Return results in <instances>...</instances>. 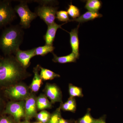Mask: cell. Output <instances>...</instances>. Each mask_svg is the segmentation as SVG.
Returning a JSON list of instances; mask_svg holds the SVG:
<instances>
[{"label": "cell", "instance_id": "cell-1", "mask_svg": "<svg viewBox=\"0 0 123 123\" xmlns=\"http://www.w3.org/2000/svg\"><path fill=\"white\" fill-rule=\"evenodd\" d=\"M13 55L0 59V86H10L31 76Z\"/></svg>", "mask_w": 123, "mask_h": 123}, {"label": "cell", "instance_id": "cell-2", "mask_svg": "<svg viewBox=\"0 0 123 123\" xmlns=\"http://www.w3.org/2000/svg\"><path fill=\"white\" fill-rule=\"evenodd\" d=\"M19 25L6 27L0 36V50L5 56L14 54L23 42L24 32Z\"/></svg>", "mask_w": 123, "mask_h": 123}, {"label": "cell", "instance_id": "cell-3", "mask_svg": "<svg viewBox=\"0 0 123 123\" xmlns=\"http://www.w3.org/2000/svg\"><path fill=\"white\" fill-rule=\"evenodd\" d=\"M20 3L14 7L15 12L20 18L19 25L23 29H29L32 21L37 17L35 12H33L29 8L28 0H19Z\"/></svg>", "mask_w": 123, "mask_h": 123}, {"label": "cell", "instance_id": "cell-4", "mask_svg": "<svg viewBox=\"0 0 123 123\" xmlns=\"http://www.w3.org/2000/svg\"><path fill=\"white\" fill-rule=\"evenodd\" d=\"M11 2L9 0H0V28L11 24L17 18V13Z\"/></svg>", "mask_w": 123, "mask_h": 123}, {"label": "cell", "instance_id": "cell-5", "mask_svg": "<svg viewBox=\"0 0 123 123\" xmlns=\"http://www.w3.org/2000/svg\"><path fill=\"white\" fill-rule=\"evenodd\" d=\"M30 88L24 83L19 82L9 86L5 92L7 96L15 101H25L30 95Z\"/></svg>", "mask_w": 123, "mask_h": 123}, {"label": "cell", "instance_id": "cell-6", "mask_svg": "<svg viewBox=\"0 0 123 123\" xmlns=\"http://www.w3.org/2000/svg\"><path fill=\"white\" fill-rule=\"evenodd\" d=\"M57 9L52 6L39 5L36 8L35 13L48 26L55 22Z\"/></svg>", "mask_w": 123, "mask_h": 123}, {"label": "cell", "instance_id": "cell-7", "mask_svg": "<svg viewBox=\"0 0 123 123\" xmlns=\"http://www.w3.org/2000/svg\"><path fill=\"white\" fill-rule=\"evenodd\" d=\"M25 101H12L7 104L5 113L11 115L16 122H19L23 117H25Z\"/></svg>", "mask_w": 123, "mask_h": 123}, {"label": "cell", "instance_id": "cell-8", "mask_svg": "<svg viewBox=\"0 0 123 123\" xmlns=\"http://www.w3.org/2000/svg\"><path fill=\"white\" fill-rule=\"evenodd\" d=\"M43 91L52 104L56 102L63 103L62 93L60 89L55 84L47 83Z\"/></svg>", "mask_w": 123, "mask_h": 123}, {"label": "cell", "instance_id": "cell-9", "mask_svg": "<svg viewBox=\"0 0 123 123\" xmlns=\"http://www.w3.org/2000/svg\"><path fill=\"white\" fill-rule=\"evenodd\" d=\"M37 98L34 94L31 93L30 95L25 100V103L26 120L28 121L37 115Z\"/></svg>", "mask_w": 123, "mask_h": 123}, {"label": "cell", "instance_id": "cell-10", "mask_svg": "<svg viewBox=\"0 0 123 123\" xmlns=\"http://www.w3.org/2000/svg\"><path fill=\"white\" fill-rule=\"evenodd\" d=\"M14 55L16 59L25 68L30 65L31 60L35 56L34 48L27 50H18Z\"/></svg>", "mask_w": 123, "mask_h": 123}, {"label": "cell", "instance_id": "cell-11", "mask_svg": "<svg viewBox=\"0 0 123 123\" xmlns=\"http://www.w3.org/2000/svg\"><path fill=\"white\" fill-rule=\"evenodd\" d=\"M64 24L59 25L54 23L53 24L48 26V29L43 38L45 42V44L53 46V43L55 37L56 31L58 29H62L61 26Z\"/></svg>", "mask_w": 123, "mask_h": 123}, {"label": "cell", "instance_id": "cell-12", "mask_svg": "<svg viewBox=\"0 0 123 123\" xmlns=\"http://www.w3.org/2000/svg\"><path fill=\"white\" fill-rule=\"evenodd\" d=\"M79 24L75 29H72L69 33L70 46L73 53L75 54L78 59H79V41L78 37V29Z\"/></svg>", "mask_w": 123, "mask_h": 123}, {"label": "cell", "instance_id": "cell-13", "mask_svg": "<svg viewBox=\"0 0 123 123\" xmlns=\"http://www.w3.org/2000/svg\"><path fill=\"white\" fill-rule=\"evenodd\" d=\"M40 65H37L33 69L34 76L30 86V89L33 92H37L39 90L42 83V79L40 75Z\"/></svg>", "mask_w": 123, "mask_h": 123}, {"label": "cell", "instance_id": "cell-14", "mask_svg": "<svg viewBox=\"0 0 123 123\" xmlns=\"http://www.w3.org/2000/svg\"><path fill=\"white\" fill-rule=\"evenodd\" d=\"M102 16L103 15L98 12L88 11L86 12L77 18L70 20V21H75L79 22V23H83L91 20H94L96 18L102 17Z\"/></svg>", "mask_w": 123, "mask_h": 123}, {"label": "cell", "instance_id": "cell-15", "mask_svg": "<svg viewBox=\"0 0 123 123\" xmlns=\"http://www.w3.org/2000/svg\"><path fill=\"white\" fill-rule=\"evenodd\" d=\"M53 57L52 60L55 63L61 64L75 62L77 59L76 55L73 52L69 55L62 56H58L55 53H52Z\"/></svg>", "mask_w": 123, "mask_h": 123}, {"label": "cell", "instance_id": "cell-16", "mask_svg": "<svg viewBox=\"0 0 123 123\" xmlns=\"http://www.w3.org/2000/svg\"><path fill=\"white\" fill-rule=\"evenodd\" d=\"M37 106L39 110L50 109L52 107L51 102L49 101L46 95L43 94H41L37 98Z\"/></svg>", "mask_w": 123, "mask_h": 123}, {"label": "cell", "instance_id": "cell-17", "mask_svg": "<svg viewBox=\"0 0 123 123\" xmlns=\"http://www.w3.org/2000/svg\"><path fill=\"white\" fill-rule=\"evenodd\" d=\"M76 102L74 98H69L64 103H61V110L64 111L75 112L76 110Z\"/></svg>", "mask_w": 123, "mask_h": 123}, {"label": "cell", "instance_id": "cell-18", "mask_svg": "<svg viewBox=\"0 0 123 123\" xmlns=\"http://www.w3.org/2000/svg\"><path fill=\"white\" fill-rule=\"evenodd\" d=\"M40 75L42 80H51L56 78L60 77V75L54 72L53 71L47 69L40 67Z\"/></svg>", "mask_w": 123, "mask_h": 123}, {"label": "cell", "instance_id": "cell-19", "mask_svg": "<svg viewBox=\"0 0 123 123\" xmlns=\"http://www.w3.org/2000/svg\"><path fill=\"white\" fill-rule=\"evenodd\" d=\"M55 47L53 46L45 44L44 46H40L34 48L35 56L40 55L43 56L49 53H53Z\"/></svg>", "mask_w": 123, "mask_h": 123}, {"label": "cell", "instance_id": "cell-20", "mask_svg": "<svg viewBox=\"0 0 123 123\" xmlns=\"http://www.w3.org/2000/svg\"><path fill=\"white\" fill-rule=\"evenodd\" d=\"M102 5V2L99 0H88L86 1L85 8L89 11L98 12Z\"/></svg>", "mask_w": 123, "mask_h": 123}, {"label": "cell", "instance_id": "cell-21", "mask_svg": "<svg viewBox=\"0 0 123 123\" xmlns=\"http://www.w3.org/2000/svg\"><path fill=\"white\" fill-rule=\"evenodd\" d=\"M68 88L70 98H75V97L82 98L84 96L82 89L80 87H78L70 84L69 85Z\"/></svg>", "mask_w": 123, "mask_h": 123}, {"label": "cell", "instance_id": "cell-22", "mask_svg": "<svg viewBox=\"0 0 123 123\" xmlns=\"http://www.w3.org/2000/svg\"><path fill=\"white\" fill-rule=\"evenodd\" d=\"M96 119L94 118L90 113V109H88L85 115L81 118L75 121V123H94Z\"/></svg>", "mask_w": 123, "mask_h": 123}, {"label": "cell", "instance_id": "cell-23", "mask_svg": "<svg viewBox=\"0 0 123 123\" xmlns=\"http://www.w3.org/2000/svg\"><path fill=\"white\" fill-rule=\"evenodd\" d=\"M68 6L67 12L73 19H76L80 17V11L77 7L72 5V3L69 5Z\"/></svg>", "mask_w": 123, "mask_h": 123}, {"label": "cell", "instance_id": "cell-24", "mask_svg": "<svg viewBox=\"0 0 123 123\" xmlns=\"http://www.w3.org/2000/svg\"><path fill=\"white\" fill-rule=\"evenodd\" d=\"M51 115L45 110L42 111L37 114L36 118L39 122L42 123H48L50 118Z\"/></svg>", "mask_w": 123, "mask_h": 123}, {"label": "cell", "instance_id": "cell-25", "mask_svg": "<svg viewBox=\"0 0 123 123\" xmlns=\"http://www.w3.org/2000/svg\"><path fill=\"white\" fill-rule=\"evenodd\" d=\"M60 106L51 115L50 118L48 123H59L61 116Z\"/></svg>", "mask_w": 123, "mask_h": 123}, {"label": "cell", "instance_id": "cell-26", "mask_svg": "<svg viewBox=\"0 0 123 123\" xmlns=\"http://www.w3.org/2000/svg\"><path fill=\"white\" fill-rule=\"evenodd\" d=\"M56 18L60 21L67 23L70 22L68 14L65 11H57L56 14Z\"/></svg>", "mask_w": 123, "mask_h": 123}, {"label": "cell", "instance_id": "cell-27", "mask_svg": "<svg viewBox=\"0 0 123 123\" xmlns=\"http://www.w3.org/2000/svg\"><path fill=\"white\" fill-rule=\"evenodd\" d=\"M32 2L38 3L39 5L52 6H53L56 1L53 0H33Z\"/></svg>", "mask_w": 123, "mask_h": 123}, {"label": "cell", "instance_id": "cell-28", "mask_svg": "<svg viewBox=\"0 0 123 123\" xmlns=\"http://www.w3.org/2000/svg\"><path fill=\"white\" fill-rule=\"evenodd\" d=\"M0 123H13L12 120L8 117H4L0 118Z\"/></svg>", "mask_w": 123, "mask_h": 123}, {"label": "cell", "instance_id": "cell-29", "mask_svg": "<svg viewBox=\"0 0 123 123\" xmlns=\"http://www.w3.org/2000/svg\"><path fill=\"white\" fill-rule=\"evenodd\" d=\"M74 120H66L65 119L61 117L59 120V123H75Z\"/></svg>", "mask_w": 123, "mask_h": 123}, {"label": "cell", "instance_id": "cell-30", "mask_svg": "<svg viewBox=\"0 0 123 123\" xmlns=\"http://www.w3.org/2000/svg\"><path fill=\"white\" fill-rule=\"evenodd\" d=\"M106 116L102 117L99 119H96L94 123H106Z\"/></svg>", "mask_w": 123, "mask_h": 123}, {"label": "cell", "instance_id": "cell-31", "mask_svg": "<svg viewBox=\"0 0 123 123\" xmlns=\"http://www.w3.org/2000/svg\"><path fill=\"white\" fill-rule=\"evenodd\" d=\"M2 106H3V101L2 98L0 95V112L2 110Z\"/></svg>", "mask_w": 123, "mask_h": 123}, {"label": "cell", "instance_id": "cell-32", "mask_svg": "<svg viewBox=\"0 0 123 123\" xmlns=\"http://www.w3.org/2000/svg\"><path fill=\"white\" fill-rule=\"evenodd\" d=\"M29 123L28 121H27V120H26V121H23V122H21V123Z\"/></svg>", "mask_w": 123, "mask_h": 123}, {"label": "cell", "instance_id": "cell-33", "mask_svg": "<svg viewBox=\"0 0 123 123\" xmlns=\"http://www.w3.org/2000/svg\"><path fill=\"white\" fill-rule=\"evenodd\" d=\"M42 123L40 122H35V123Z\"/></svg>", "mask_w": 123, "mask_h": 123}, {"label": "cell", "instance_id": "cell-34", "mask_svg": "<svg viewBox=\"0 0 123 123\" xmlns=\"http://www.w3.org/2000/svg\"><path fill=\"white\" fill-rule=\"evenodd\" d=\"M2 56H1L0 55V58H1V57H2Z\"/></svg>", "mask_w": 123, "mask_h": 123}]
</instances>
